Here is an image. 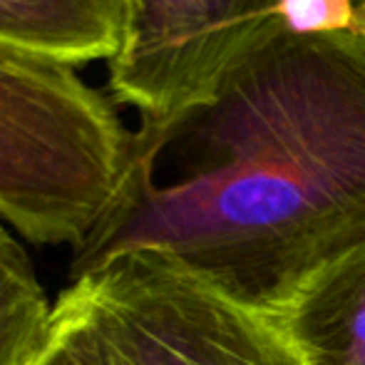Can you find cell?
<instances>
[{"mask_svg":"<svg viewBox=\"0 0 365 365\" xmlns=\"http://www.w3.org/2000/svg\"><path fill=\"white\" fill-rule=\"evenodd\" d=\"M289 0H125V30L107 63L110 95L140 127L167 125L214 95L224 75L286 23Z\"/></svg>","mask_w":365,"mask_h":365,"instance_id":"4","label":"cell"},{"mask_svg":"<svg viewBox=\"0 0 365 365\" xmlns=\"http://www.w3.org/2000/svg\"><path fill=\"white\" fill-rule=\"evenodd\" d=\"M269 321L303 365H365V244L313 276Z\"/></svg>","mask_w":365,"mask_h":365,"instance_id":"5","label":"cell"},{"mask_svg":"<svg viewBox=\"0 0 365 365\" xmlns=\"http://www.w3.org/2000/svg\"><path fill=\"white\" fill-rule=\"evenodd\" d=\"M125 30V0H0V40L90 65L110 63Z\"/></svg>","mask_w":365,"mask_h":365,"instance_id":"6","label":"cell"},{"mask_svg":"<svg viewBox=\"0 0 365 365\" xmlns=\"http://www.w3.org/2000/svg\"><path fill=\"white\" fill-rule=\"evenodd\" d=\"M135 132L65 60L0 40V219L82 249L117 207Z\"/></svg>","mask_w":365,"mask_h":365,"instance_id":"2","label":"cell"},{"mask_svg":"<svg viewBox=\"0 0 365 365\" xmlns=\"http://www.w3.org/2000/svg\"><path fill=\"white\" fill-rule=\"evenodd\" d=\"M353 13H356V28L365 30V0H351Z\"/></svg>","mask_w":365,"mask_h":365,"instance_id":"9","label":"cell"},{"mask_svg":"<svg viewBox=\"0 0 365 365\" xmlns=\"http://www.w3.org/2000/svg\"><path fill=\"white\" fill-rule=\"evenodd\" d=\"M33 365H95L80 323L63 298H58V303H55L53 331H50L48 346Z\"/></svg>","mask_w":365,"mask_h":365,"instance_id":"8","label":"cell"},{"mask_svg":"<svg viewBox=\"0 0 365 365\" xmlns=\"http://www.w3.org/2000/svg\"><path fill=\"white\" fill-rule=\"evenodd\" d=\"M60 298L95 365H303L269 318L167 254L115 259Z\"/></svg>","mask_w":365,"mask_h":365,"instance_id":"3","label":"cell"},{"mask_svg":"<svg viewBox=\"0 0 365 365\" xmlns=\"http://www.w3.org/2000/svg\"><path fill=\"white\" fill-rule=\"evenodd\" d=\"M363 244L365 30L284 25L207 102L137 127L125 192L77 249L70 284L154 251L274 318Z\"/></svg>","mask_w":365,"mask_h":365,"instance_id":"1","label":"cell"},{"mask_svg":"<svg viewBox=\"0 0 365 365\" xmlns=\"http://www.w3.org/2000/svg\"><path fill=\"white\" fill-rule=\"evenodd\" d=\"M55 306L28 251L0 224V365H33L48 346Z\"/></svg>","mask_w":365,"mask_h":365,"instance_id":"7","label":"cell"}]
</instances>
